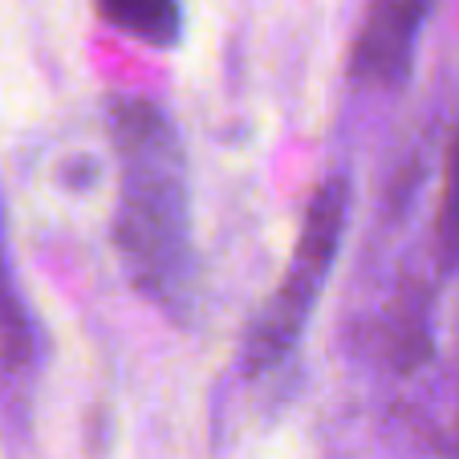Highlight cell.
<instances>
[{"mask_svg":"<svg viewBox=\"0 0 459 459\" xmlns=\"http://www.w3.org/2000/svg\"><path fill=\"white\" fill-rule=\"evenodd\" d=\"M98 9L114 29L147 45H159V49L175 45L183 33L179 0H98Z\"/></svg>","mask_w":459,"mask_h":459,"instance_id":"obj_4","label":"cell"},{"mask_svg":"<svg viewBox=\"0 0 459 459\" xmlns=\"http://www.w3.org/2000/svg\"><path fill=\"white\" fill-rule=\"evenodd\" d=\"M346 212H350L346 179H330L313 191V200L301 220L293 260H289V273L281 277L273 301L252 321L248 342H244V370L248 374L277 370L297 350V342H301L305 325L313 317L321 285L330 281V269H333V260H338L342 232H346Z\"/></svg>","mask_w":459,"mask_h":459,"instance_id":"obj_2","label":"cell"},{"mask_svg":"<svg viewBox=\"0 0 459 459\" xmlns=\"http://www.w3.org/2000/svg\"><path fill=\"white\" fill-rule=\"evenodd\" d=\"M439 252L443 264L459 269V134L447 155V179H443V204H439Z\"/></svg>","mask_w":459,"mask_h":459,"instance_id":"obj_6","label":"cell"},{"mask_svg":"<svg viewBox=\"0 0 459 459\" xmlns=\"http://www.w3.org/2000/svg\"><path fill=\"white\" fill-rule=\"evenodd\" d=\"M0 358L9 366H25L33 358V325L13 285L9 252H4V220H0Z\"/></svg>","mask_w":459,"mask_h":459,"instance_id":"obj_5","label":"cell"},{"mask_svg":"<svg viewBox=\"0 0 459 459\" xmlns=\"http://www.w3.org/2000/svg\"><path fill=\"white\" fill-rule=\"evenodd\" d=\"M431 4L435 0H374L354 41V78L366 86L407 82Z\"/></svg>","mask_w":459,"mask_h":459,"instance_id":"obj_3","label":"cell"},{"mask_svg":"<svg viewBox=\"0 0 459 459\" xmlns=\"http://www.w3.org/2000/svg\"><path fill=\"white\" fill-rule=\"evenodd\" d=\"M110 139L122 163L118 244L126 273L139 293L179 313L191 297V208L183 147L167 110L143 98H110Z\"/></svg>","mask_w":459,"mask_h":459,"instance_id":"obj_1","label":"cell"}]
</instances>
